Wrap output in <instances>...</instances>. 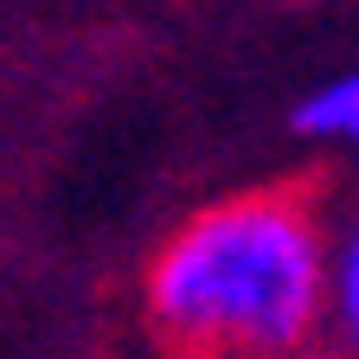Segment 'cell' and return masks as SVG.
<instances>
[{
  "mask_svg": "<svg viewBox=\"0 0 359 359\" xmlns=\"http://www.w3.org/2000/svg\"><path fill=\"white\" fill-rule=\"evenodd\" d=\"M327 257L302 193L218 199L148 263V321L199 359L295 353L321 321Z\"/></svg>",
  "mask_w": 359,
  "mask_h": 359,
  "instance_id": "1",
  "label": "cell"
},
{
  "mask_svg": "<svg viewBox=\"0 0 359 359\" xmlns=\"http://www.w3.org/2000/svg\"><path fill=\"white\" fill-rule=\"evenodd\" d=\"M295 128L308 142H340V148H359V71L321 83L314 97L295 109Z\"/></svg>",
  "mask_w": 359,
  "mask_h": 359,
  "instance_id": "2",
  "label": "cell"
},
{
  "mask_svg": "<svg viewBox=\"0 0 359 359\" xmlns=\"http://www.w3.org/2000/svg\"><path fill=\"white\" fill-rule=\"evenodd\" d=\"M327 302H334L340 334L359 353V224H353V231L334 244V257H327Z\"/></svg>",
  "mask_w": 359,
  "mask_h": 359,
  "instance_id": "3",
  "label": "cell"
},
{
  "mask_svg": "<svg viewBox=\"0 0 359 359\" xmlns=\"http://www.w3.org/2000/svg\"><path fill=\"white\" fill-rule=\"evenodd\" d=\"M314 359H359V353H314Z\"/></svg>",
  "mask_w": 359,
  "mask_h": 359,
  "instance_id": "4",
  "label": "cell"
}]
</instances>
